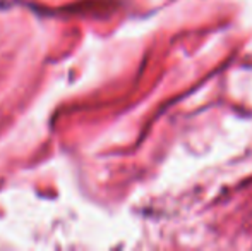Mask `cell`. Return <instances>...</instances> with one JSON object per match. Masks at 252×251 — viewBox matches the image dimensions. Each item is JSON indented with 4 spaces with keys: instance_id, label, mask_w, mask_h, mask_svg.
I'll return each instance as SVG.
<instances>
[]
</instances>
